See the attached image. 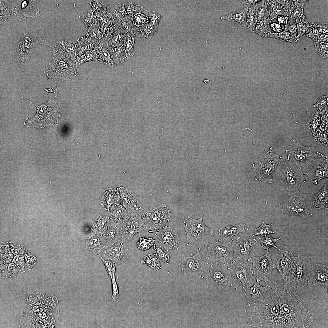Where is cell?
Instances as JSON below:
<instances>
[{
    "label": "cell",
    "mask_w": 328,
    "mask_h": 328,
    "mask_svg": "<svg viewBox=\"0 0 328 328\" xmlns=\"http://www.w3.org/2000/svg\"><path fill=\"white\" fill-rule=\"evenodd\" d=\"M275 289L263 302L245 310L244 317L252 328H309L314 320L313 311L307 309L296 294L287 292L277 281Z\"/></svg>",
    "instance_id": "cell-1"
},
{
    "label": "cell",
    "mask_w": 328,
    "mask_h": 328,
    "mask_svg": "<svg viewBox=\"0 0 328 328\" xmlns=\"http://www.w3.org/2000/svg\"><path fill=\"white\" fill-rule=\"evenodd\" d=\"M23 314L19 328L56 327L59 314L57 298L39 290L23 296Z\"/></svg>",
    "instance_id": "cell-2"
},
{
    "label": "cell",
    "mask_w": 328,
    "mask_h": 328,
    "mask_svg": "<svg viewBox=\"0 0 328 328\" xmlns=\"http://www.w3.org/2000/svg\"><path fill=\"white\" fill-rule=\"evenodd\" d=\"M0 275L16 277L30 270L37 262L36 256L15 241L0 244Z\"/></svg>",
    "instance_id": "cell-3"
},
{
    "label": "cell",
    "mask_w": 328,
    "mask_h": 328,
    "mask_svg": "<svg viewBox=\"0 0 328 328\" xmlns=\"http://www.w3.org/2000/svg\"><path fill=\"white\" fill-rule=\"evenodd\" d=\"M44 73L48 80L59 84L74 78L79 71L76 63L66 54L57 41L53 49L52 57L46 64Z\"/></svg>",
    "instance_id": "cell-4"
},
{
    "label": "cell",
    "mask_w": 328,
    "mask_h": 328,
    "mask_svg": "<svg viewBox=\"0 0 328 328\" xmlns=\"http://www.w3.org/2000/svg\"><path fill=\"white\" fill-rule=\"evenodd\" d=\"M50 92V96L48 101L39 105L35 104L26 98L22 97L30 103L35 106L37 108V112L32 118H27L23 123V125L32 127L37 128H41L50 125H55L58 123L61 115L57 100L58 91L57 85L55 90Z\"/></svg>",
    "instance_id": "cell-5"
},
{
    "label": "cell",
    "mask_w": 328,
    "mask_h": 328,
    "mask_svg": "<svg viewBox=\"0 0 328 328\" xmlns=\"http://www.w3.org/2000/svg\"><path fill=\"white\" fill-rule=\"evenodd\" d=\"M22 19L21 27L22 34L15 41V52L18 62L21 66H26L29 61L34 48L39 44L46 45L52 48L54 47L49 43L48 39L36 36L32 33L26 22V18Z\"/></svg>",
    "instance_id": "cell-6"
},
{
    "label": "cell",
    "mask_w": 328,
    "mask_h": 328,
    "mask_svg": "<svg viewBox=\"0 0 328 328\" xmlns=\"http://www.w3.org/2000/svg\"><path fill=\"white\" fill-rule=\"evenodd\" d=\"M311 267L309 258L306 256L295 257L293 266L283 280L284 289L289 293L296 294L307 284Z\"/></svg>",
    "instance_id": "cell-7"
},
{
    "label": "cell",
    "mask_w": 328,
    "mask_h": 328,
    "mask_svg": "<svg viewBox=\"0 0 328 328\" xmlns=\"http://www.w3.org/2000/svg\"><path fill=\"white\" fill-rule=\"evenodd\" d=\"M205 277L207 287L217 291H237L239 284L234 277L229 267L210 265Z\"/></svg>",
    "instance_id": "cell-8"
},
{
    "label": "cell",
    "mask_w": 328,
    "mask_h": 328,
    "mask_svg": "<svg viewBox=\"0 0 328 328\" xmlns=\"http://www.w3.org/2000/svg\"><path fill=\"white\" fill-rule=\"evenodd\" d=\"M282 157L277 154L272 147L264 152L252 163L255 179L258 182L272 183L275 178V172L282 161Z\"/></svg>",
    "instance_id": "cell-9"
},
{
    "label": "cell",
    "mask_w": 328,
    "mask_h": 328,
    "mask_svg": "<svg viewBox=\"0 0 328 328\" xmlns=\"http://www.w3.org/2000/svg\"><path fill=\"white\" fill-rule=\"evenodd\" d=\"M287 193L280 205L282 212L291 217L306 219L312 215L306 205V194L298 189L287 190Z\"/></svg>",
    "instance_id": "cell-10"
},
{
    "label": "cell",
    "mask_w": 328,
    "mask_h": 328,
    "mask_svg": "<svg viewBox=\"0 0 328 328\" xmlns=\"http://www.w3.org/2000/svg\"><path fill=\"white\" fill-rule=\"evenodd\" d=\"M234 238L228 242L221 237L213 243H209L204 258L211 265L229 267L235 262L232 247Z\"/></svg>",
    "instance_id": "cell-11"
},
{
    "label": "cell",
    "mask_w": 328,
    "mask_h": 328,
    "mask_svg": "<svg viewBox=\"0 0 328 328\" xmlns=\"http://www.w3.org/2000/svg\"><path fill=\"white\" fill-rule=\"evenodd\" d=\"M286 153L288 160L302 169L311 164L320 152L313 147L303 145L296 138L291 140Z\"/></svg>",
    "instance_id": "cell-12"
},
{
    "label": "cell",
    "mask_w": 328,
    "mask_h": 328,
    "mask_svg": "<svg viewBox=\"0 0 328 328\" xmlns=\"http://www.w3.org/2000/svg\"><path fill=\"white\" fill-rule=\"evenodd\" d=\"M178 265L183 275L202 278L205 277L210 266L203 260L200 248L192 256H183Z\"/></svg>",
    "instance_id": "cell-13"
},
{
    "label": "cell",
    "mask_w": 328,
    "mask_h": 328,
    "mask_svg": "<svg viewBox=\"0 0 328 328\" xmlns=\"http://www.w3.org/2000/svg\"><path fill=\"white\" fill-rule=\"evenodd\" d=\"M203 212L198 219L193 218L189 216L182 221L186 234V244L188 246H194L196 241L206 235H214L213 229L207 227L203 221Z\"/></svg>",
    "instance_id": "cell-14"
},
{
    "label": "cell",
    "mask_w": 328,
    "mask_h": 328,
    "mask_svg": "<svg viewBox=\"0 0 328 328\" xmlns=\"http://www.w3.org/2000/svg\"><path fill=\"white\" fill-rule=\"evenodd\" d=\"M280 181L287 190L299 189L304 179L305 173L301 169L290 161H282L280 163Z\"/></svg>",
    "instance_id": "cell-15"
},
{
    "label": "cell",
    "mask_w": 328,
    "mask_h": 328,
    "mask_svg": "<svg viewBox=\"0 0 328 328\" xmlns=\"http://www.w3.org/2000/svg\"><path fill=\"white\" fill-rule=\"evenodd\" d=\"M172 212L167 206L162 204L157 206H151L144 212L142 215L148 226L155 232L169 222Z\"/></svg>",
    "instance_id": "cell-16"
},
{
    "label": "cell",
    "mask_w": 328,
    "mask_h": 328,
    "mask_svg": "<svg viewBox=\"0 0 328 328\" xmlns=\"http://www.w3.org/2000/svg\"><path fill=\"white\" fill-rule=\"evenodd\" d=\"M247 261L256 282L270 281L269 278L274 268V263L272 262L271 254L268 251L263 255L250 258Z\"/></svg>",
    "instance_id": "cell-17"
},
{
    "label": "cell",
    "mask_w": 328,
    "mask_h": 328,
    "mask_svg": "<svg viewBox=\"0 0 328 328\" xmlns=\"http://www.w3.org/2000/svg\"><path fill=\"white\" fill-rule=\"evenodd\" d=\"M142 209L141 207L132 209L129 211L130 216L123 228L122 240L125 243L131 241L134 235L143 232L148 228L142 218Z\"/></svg>",
    "instance_id": "cell-18"
},
{
    "label": "cell",
    "mask_w": 328,
    "mask_h": 328,
    "mask_svg": "<svg viewBox=\"0 0 328 328\" xmlns=\"http://www.w3.org/2000/svg\"><path fill=\"white\" fill-rule=\"evenodd\" d=\"M12 5L11 13L19 18H35L39 16L41 0L10 1Z\"/></svg>",
    "instance_id": "cell-19"
},
{
    "label": "cell",
    "mask_w": 328,
    "mask_h": 328,
    "mask_svg": "<svg viewBox=\"0 0 328 328\" xmlns=\"http://www.w3.org/2000/svg\"><path fill=\"white\" fill-rule=\"evenodd\" d=\"M257 243L255 238L238 236L235 239L234 238L232 244L235 262L247 261L250 258V252L255 248Z\"/></svg>",
    "instance_id": "cell-20"
},
{
    "label": "cell",
    "mask_w": 328,
    "mask_h": 328,
    "mask_svg": "<svg viewBox=\"0 0 328 328\" xmlns=\"http://www.w3.org/2000/svg\"><path fill=\"white\" fill-rule=\"evenodd\" d=\"M328 159L327 157L319 153L311 164L313 166L308 172L305 173L312 181L313 183L319 189L318 183L321 179L327 178Z\"/></svg>",
    "instance_id": "cell-21"
},
{
    "label": "cell",
    "mask_w": 328,
    "mask_h": 328,
    "mask_svg": "<svg viewBox=\"0 0 328 328\" xmlns=\"http://www.w3.org/2000/svg\"><path fill=\"white\" fill-rule=\"evenodd\" d=\"M234 277L243 289L253 285V275L248 261H241L234 265L229 267Z\"/></svg>",
    "instance_id": "cell-22"
},
{
    "label": "cell",
    "mask_w": 328,
    "mask_h": 328,
    "mask_svg": "<svg viewBox=\"0 0 328 328\" xmlns=\"http://www.w3.org/2000/svg\"><path fill=\"white\" fill-rule=\"evenodd\" d=\"M154 233L158 242L167 251L177 247L179 244L177 231L168 225L162 226Z\"/></svg>",
    "instance_id": "cell-23"
},
{
    "label": "cell",
    "mask_w": 328,
    "mask_h": 328,
    "mask_svg": "<svg viewBox=\"0 0 328 328\" xmlns=\"http://www.w3.org/2000/svg\"><path fill=\"white\" fill-rule=\"evenodd\" d=\"M126 244L121 240L105 248L102 252L105 259L113 261L116 265L128 262Z\"/></svg>",
    "instance_id": "cell-24"
},
{
    "label": "cell",
    "mask_w": 328,
    "mask_h": 328,
    "mask_svg": "<svg viewBox=\"0 0 328 328\" xmlns=\"http://www.w3.org/2000/svg\"><path fill=\"white\" fill-rule=\"evenodd\" d=\"M295 257L286 246H284L279 255L277 261L274 263V268L278 272L281 278L284 280L292 269Z\"/></svg>",
    "instance_id": "cell-25"
},
{
    "label": "cell",
    "mask_w": 328,
    "mask_h": 328,
    "mask_svg": "<svg viewBox=\"0 0 328 328\" xmlns=\"http://www.w3.org/2000/svg\"><path fill=\"white\" fill-rule=\"evenodd\" d=\"M307 283L309 285H320L328 288V267L322 264H316L311 267Z\"/></svg>",
    "instance_id": "cell-26"
},
{
    "label": "cell",
    "mask_w": 328,
    "mask_h": 328,
    "mask_svg": "<svg viewBox=\"0 0 328 328\" xmlns=\"http://www.w3.org/2000/svg\"><path fill=\"white\" fill-rule=\"evenodd\" d=\"M259 282H256L252 286L244 289V293L248 299L247 305L248 306L264 302L267 292L271 289L268 284L263 286Z\"/></svg>",
    "instance_id": "cell-27"
},
{
    "label": "cell",
    "mask_w": 328,
    "mask_h": 328,
    "mask_svg": "<svg viewBox=\"0 0 328 328\" xmlns=\"http://www.w3.org/2000/svg\"><path fill=\"white\" fill-rule=\"evenodd\" d=\"M109 46L108 39L103 38L97 41L93 50L96 55V61L113 68L115 65L108 49Z\"/></svg>",
    "instance_id": "cell-28"
},
{
    "label": "cell",
    "mask_w": 328,
    "mask_h": 328,
    "mask_svg": "<svg viewBox=\"0 0 328 328\" xmlns=\"http://www.w3.org/2000/svg\"><path fill=\"white\" fill-rule=\"evenodd\" d=\"M124 225L110 221L107 229L102 235L101 239L104 249L122 240Z\"/></svg>",
    "instance_id": "cell-29"
},
{
    "label": "cell",
    "mask_w": 328,
    "mask_h": 328,
    "mask_svg": "<svg viewBox=\"0 0 328 328\" xmlns=\"http://www.w3.org/2000/svg\"><path fill=\"white\" fill-rule=\"evenodd\" d=\"M118 191L121 203L128 209V211L138 207V198L130 189L122 185L118 187Z\"/></svg>",
    "instance_id": "cell-30"
},
{
    "label": "cell",
    "mask_w": 328,
    "mask_h": 328,
    "mask_svg": "<svg viewBox=\"0 0 328 328\" xmlns=\"http://www.w3.org/2000/svg\"><path fill=\"white\" fill-rule=\"evenodd\" d=\"M312 204L316 209H327L328 207V184L326 183L314 195Z\"/></svg>",
    "instance_id": "cell-31"
},
{
    "label": "cell",
    "mask_w": 328,
    "mask_h": 328,
    "mask_svg": "<svg viewBox=\"0 0 328 328\" xmlns=\"http://www.w3.org/2000/svg\"><path fill=\"white\" fill-rule=\"evenodd\" d=\"M75 40L76 48V60L84 52L93 50L98 40L89 39L85 35L75 38Z\"/></svg>",
    "instance_id": "cell-32"
},
{
    "label": "cell",
    "mask_w": 328,
    "mask_h": 328,
    "mask_svg": "<svg viewBox=\"0 0 328 328\" xmlns=\"http://www.w3.org/2000/svg\"><path fill=\"white\" fill-rule=\"evenodd\" d=\"M248 229L245 223H239L237 224L228 225L224 228H220L218 234L221 237L225 239L228 236L231 238L235 236L237 237L239 234L245 232Z\"/></svg>",
    "instance_id": "cell-33"
},
{
    "label": "cell",
    "mask_w": 328,
    "mask_h": 328,
    "mask_svg": "<svg viewBox=\"0 0 328 328\" xmlns=\"http://www.w3.org/2000/svg\"><path fill=\"white\" fill-rule=\"evenodd\" d=\"M128 209L122 203L117 205L111 211L110 221L124 225L129 219Z\"/></svg>",
    "instance_id": "cell-34"
},
{
    "label": "cell",
    "mask_w": 328,
    "mask_h": 328,
    "mask_svg": "<svg viewBox=\"0 0 328 328\" xmlns=\"http://www.w3.org/2000/svg\"><path fill=\"white\" fill-rule=\"evenodd\" d=\"M248 10V9L244 7L242 9L222 16L220 19L235 23L239 26V28H242L245 21Z\"/></svg>",
    "instance_id": "cell-35"
},
{
    "label": "cell",
    "mask_w": 328,
    "mask_h": 328,
    "mask_svg": "<svg viewBox=\"0 0 328 328\" xmlns=\"http://www.w3.org/2000/svg\"><path fill=\"white\" fill-rule=\"evenodd\" d=\"M328 114L324 117L318 130L313 134L314 141L320 145H327L328 144Z\"/></svg>",
    "instance_id": "cell-36"
},
{
    "label": "cell",
    "mask_w": 328,
    "mask_h": 328,
    "mask_svg": "<svg viewBox=\"0 0 328 328\" xmlns=\"http://www.w3.org/2000/svg\"><path fill=\"white\" fill-rule=\"evenodd\" d=\"M328 114V111L321 112L317 110L312 114L306 124L307 127L312 134L313 135L319 129L324 116Z\"/></svg>",
    "instance_id": "cell-37"
},
{
    "label": "cell",
    "mask_w": 328,
    "mask_h": 328,
    "mask_svg": "<svg viewBox=\"0 0 328 328\" xmlns=\"http://www.w3.org/2000/svg\"><path fill=\"white\" fill-rule=\"evenodd\" d=\"M58 42L66 54L76 63V48L75 39H63Z\"/></svg>",
    "instance_id": "cell-38"
},
{
    "label": "cell",
    "mask_w": 328,
    "mask_h": 328,
    "mask_svg": "<svg viewBox=\"0 0 328 328\" xmlns=\"http://www.w3.org/2000/svg\"><path fill=\"white\" fill-rule=\"evenodd\" d=\"M108 49L115 65L127 60L123 46L114 45L109 41Z\"/></svg>",
    "instance_id": "cell-39"
},
{
    "label": "cell",
    "mask_w": 328,
    "mask_h": 328,
    "mask_svg": "<svg viewBox=\"0 0 328 328\" xmlns=\"http://www.w3.org/2000/svg\"><path fill=\"white\" fill-rule=\"evenodd\" d=\"M127 2H120L114 5L110 11V15L114 21H118L128 15L126 5Z\"/></svg>",
    "instance_id": "cell-40"
},
{
    "label": "cell",
    "mask_w": 328,
    "mask_h": 328,
    "mask_svg": "<svg viewBox=\"0 0 328 328\" xmlns=\"http://www.w3.org/2000/svg\"><path fill=\"white\" fill-rule=\"evenodd\" d=\"M86 236V246L87 249L95 253V250H98V248H99V246L103 251L104 248L101 237L99 238L98 237L94 235L93 232L89 233Z\"/></svg>",
    "instance_id": "cell-41"
},
{
    "label": "cell",
    "mask_w": 328,
    "mask_h": 328,
    "mask_svg": "<svg viewBox=\"0 0 328 328\" xmlns=\"http://www.w3.org/2000/svg\"><path fill=\"white\" fill-rule=\"evenodd\" d=\"M158 27L156 26L149 22L139 27L138 29L137 37L149 39L153 36L156 33Z\"/></svg>",
    "instance_id": "cell-42"
},
{
    "label": "cell",
    "mask_w": 328,
    "mask_h": 328,
    "mask_svg": "<svg viewBox=\"0 0 328 328\" xmlns=\"http://www.w3.org/2000/svg\"><path fill=\"white\" fill-rule=\"evenodd\" d=\"M248 9L245 21L242 29L250 32H255L257 22V18L253 9Z\"/></svg>",
    "instance_id": "cell-43"
},
{
    "label": "cell",
    "mask_w": 328,
    "mask_h": 328,
    "mask_svg": "<svg viewBox=\"0 0 328 328\" xmlns=\"http://www.w3.org/2000/svg\"><path fill=\"white\" fill-rule=\"evenodd\" d=\"M136 38L134 35L129 34L124 41L123 47L127 60L135 55L134 46Z\"/></svg>",
    "instance_id": "cell-44"
},
{
    "label": "cell",
    "mask_w": 328,
    "mask_h": 328,
    "mask_svg": "<svg viewBox=\"0 0 328 328\" xmlns=\"http://www.w3.org/2000/svg\"><path fill=\"white\" fill-rule=\"evenodd\" d=\"M141 262L147 265L155 271L160 269L161 267L159 259L155 253H150L145 255Z\"/></svg>",
    "instance_id": "cell-45"
},
{
    "label": "cell",
    "mask_w": 328,
    "mask_h": 328,
    "mask_svg": "<svg viewBox=\"0 0 328 328\" xmlns=\"http://www.w3.org/2000/svg\"><path fill=\"white\" fill-rule=\"evenodd\" d=\"M272 224H266L263 221L261 225L258 228H255L252 237L256 236L259 239H261L264 236L271 234H274L276 231L271 229Z\"/></svg>",
    "instance_id": "cell-46"
},
{
    "label": "cell",
    "mask_w": 328,
    "mask_h": 328,
    "mask_svg": "<svg viewBox=\"0 0 328 328\" xmlns=\"http://www.w3.org/2000/svg\"><path fill=\"white\" fill-rule=\"evenodd\" d=\"M0 26L8 19L12 15L9 11V7L11 5L10 1H0Z\"/></svg>",
    "instance_id": "cell-47"
},
{
    "label": "cell",
    "mask_w": 328,
    "mask_h": 328,
    "mask_svg": "<svg viewBox=\"0 0 328 328\" xmlns=\"http://www.w3.org/2000/svg\"><path fill=\"white\" fill-rule=\"evenodd\" d=\"M95 11L91 7L86 12L80 15L79 19L83 22L88 29L91 28L94 24Z\"/></svg>",
    "instance_id": "cell-48"
},
{
    "label": "cell",
    "mask_w": 328,
    "mask_h": 328,
    "mask_svg": "<svg viewBox=\"0 0 328 328\" xmlns=\"http://www.w3.org/2000/svg\"><path fill=\"white\" fill-rule=\"evenodd\" d=\"M281 239V237L275 238L272 237L270 234L266 235L261 238L260 241L261 247L263 250L268 251L269 249L274 247L279 251L281 250L279 248L275 245L276 242Z\"/></svg>",
    "instance_id": "cell-49"
},
{
    "label": "cell",
    "mask_w": 328,
    "mask_h": 328,
    "mask_svg": "<svg viewBox=\"0 0 328 328\" xmlns=\"http://www.w3.org/2000/svg\"><path fill=\"white\" fill-rule=\"evenodd\" d=\"M155 241L154 238L152 237H140L136 245L139 250L143 251H146L154 245Z\"/></svg>",
    "instance_id": "cell-50"
},
{
    "label": "cell",
    "mask_w": 328,
    "mask_h": 328,
    "mask_svg": "<svg viewBox=\"0 0 328 328\" xmlns=\"http://www.w3.org/2000/svg\"><path fill=\"white\" fill-rule=\"evenodd\" d=\"M96 55L94 50L86 51L77 58L76 63L77 67L81 64L89 61H96Z\"/></svg>",
    "instance_id": "cell-51"
},
{
    "label": "cell",
    "mask_w": 328,
    "mask_h": 328,
    "mask_svg": "<svg viewBox=\"0 0 328 328\" xmlns=\"http://www.w3.org/2000/svg\"><path fill=\"white\" fill-rule=\"evenodd\" d=\"M131 16L133 24L137 28L149 22L148 16L141 13H135Z\"/></svg>",
    "instance_id": "cell-52"
},
{
    "label": "cell",
    "mask_w": 328,
    "mask_h": 328,
    "mask_svg": "<svg viewBox=\"0 0 328 328\" xmlns=\"http://www.w3.org/2000/svg\"><path fill=\"white\" fill-rule=\"evenodd\" d=\"M126 10L128 15H129L141 13L143 11L148 12L139 2L129 1L127 2Z\"/></svg>",
    "instance_id": "cell-53"
},
{
    "label": "cell",
    "mask_w": 328,
    "mask_h": 328,
    "mask_svg": "<svg viewBox=\"0 0 328 328\" xmlns=\"http://www.w3.org/2000/svg\"><path fill=\"white\" fill-rule=\"evenodd\" d=\"M128 34L118 30L117 32L110 38L109 41L111 43L115 46H122Z\"/></svg>",
    "instance_id": "cell-54"
},
{
    "label": "cell",
    "mask_w": 328,
    "mask_h": 328,
    "mask_svg": "<svg viewBox=\"0 0 328 328\" xmlns=\"http://www.w3.org/2000/svg\"><path fill=\"white\" fill-rule=\"evenodd\" d=\"M98 256L103 262L110 278L111 279L115 277V272L117 265L115 263L112 261L104 259L101 255Z\"/></svg>",
    "instance_id": "cell-55"
},
{
    "label": "cell",
    "mask_w": 328,
    "mask_h": 328,
    "mask_svg": "<svg viewBox=\"0 0 328 328\" xmlns=\"http://www.w3.org/2000/svg\"><path fill=\"white\" fill-rule=\"evenodd\" d=\"M153 251L157 256L165 263L168 264L170 262V257L168 252L159 248L155 244L154 245Z\"/></svg>",
    "instance_id": "cell-56"
},
{
    "label": "cell",
    "mask_w": 328,
    "mask_h": 328,
    "mask_svg": "<svg viewBox=\"0 0 328 328\" xmlns=\"http://www.w3.org/2000/svg\"><path fill=\"white\" fill-rule=\"evenodd\" d=\"M85 35L87 38L94 40H98L103 38L100 29L94 24L88 29L87 33Z\"/></svg>",
    "instance_id": "cell-57"
},
{
    "label": "cell",
    "mask_w": 328,
    "mask_h": 328,
    "mask_svg": "<svg viewBox=\"0 0 328 328\" xmlns=\"http://www.w3.org/2000/svg\"><path fill=\"white\" fill-rule=\"evenodd\" d=\"M89 4L91 8L95 12H99L108 10L107 5L102 0H91Z\"/></svg>",
    "instance_id": "cell-58"
},
{
    "label": "cell",
    "mask_w": 328,
    "mask_h": 328,
    "mask_svg": "<svg viewBox=\"0 0 328 328\" xmlns=\"http://www.w3.org/2000/svg\"><path fill=\"white\" fill-rule=\"evenodd\" d=\"M328 95L321 96L317 102L313 105L320 111H328Z\"/></svg>",
    "instance_id": "cell-59"
},
{
    "label": "cell",
    "mask_w": 328,
    "mask_h": 328,
    "mask_svg": "<svg viewBox=\"0 0 328 328\" xmlns=\"http://www.w3.org/2000/svg\"><path fill=\"white\" fill-rule=\"evenodd\" d=\"M148 12L149 14L147 16L149 19V23L155 26L158 27L162 16L155 11H148Z\"/></svg>",
    "instance_id": "cell-60"
},
{
    "label": "cell",
    "mask_w": 328,
    "mask_h": 328,
    "mask_svg": "<svg viewBox=\"0 0 328 328\" xmlns=\"http://www.w3.org/2000/svg\"><path fill=\"white\" fill-rule=\"evenodd\" d=\"M112 282V296L111 300L115 301L119 296L118 287L115 278L111 280Z\"/></svg>",
    "instance_id": "cell-61"
}]
</instances>
